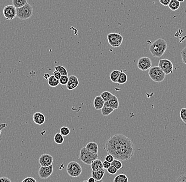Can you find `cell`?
I'll use <instances>...</instances> for the list:
<instances>
[{
    "label": "cell",
    "mask_w": 186,
    "mask_h": 182,
    "mask_svg": "<svg viewBox=\"0 0 186 182\" xmlns=\"http://www.w3.org/2000/svg\"><path fill=\"white\" fill-rule=\"evenodd\" d=\"M104 149L114 159L121 161H128L135 153L134 144L129 137L122 134H115L107 141Z\"/></svg>",
    "instance_id": "cell-1"
},
{
    "label": "cell",
    "mask_w": 186,
    "mask_h": 182,
    "mask_svg": "<svg viewBox=\"0 0 186 182\" xmlns=\"http://www.w3.org/2000/svg\"><path fill=\"white\" fill-rule=\"evenodd\" d=\"M168 47L167 42L164 39H158L150 45L149 51L155 58H161L166 51Z\"/></svg>",
    "instance_id": "cell-2"
},
{
    "label": "cell",
    "mask_w": 186,
    "mask_h": 182,
    "mask_svg": "<svg viewBox=\"0 0 186 182\" xmlns=\"http://www.w3.org/2000/svg\"><path fill=\"white\" fill-rule=\"evenodd\" d=\"M98 158V154L89 152L88 150H87L85 147L82 148L80 150L79 159L80 161L85 164L91 165V164Z\"/></svg>",
    "instance_id": "cell-3"
},
{
    "label": "cell",
    "mask_w": 186,
    "mask_h": 182,
    "mask_svg": "<svg viewBox=\"0 0 186 182\" xmlns=\"http://www.w3.org/2000/svg\"><path fill=\"white\" fill-rule=\"evenodd\" d=\"M33 6L29 3L20 8L17 9V17L21 20L29 19L33 16Z\"/></svg>",
    "instance_id": "cell-4"
},
{
    "label": "cell",
    "mask_w": 186,
    "mask_h": 182,
    "mask_svg": "<svg viewBox=\"0 0 186 182\" xmlns=\"http://www.w3.org/2000/svg\"><path fill=\"white\" fill-rule=\"evenodd\" d=\"M149 75L150 79L157 83H160L164 81L166 77V74L160 69V67L157 66L152 67L150 69L149 71Z\"/></svg>",
    "instance_id": "cell-5"
},
{
    "label": "cell",
    "mask_w": 186,
    "mask_h": 182,
    "mask_svg": "<svg viewBox=\"0 0 186 182\" xmlns=\"http://www.w3.org/2000/svg\"><path fill=\"white\" fill-rule=\"evenodd\" d=\"M82 169L81 165L75 161L70 162L67 166V172L70 176L77 178L82 173Z\"/></svg>",
    "instance_id": "cell-6"
},
{
    "label": "cell",
    "mask_w": 186,
    "mask_h": 182,
    "mask_svg": "<svg viewBox=\"0 0 186 182\" xmlns=\"http://www.w3.org/2000/svg\"><path fill=\"white\" fill-rule=\"evenodd\" d=\"M107 40L111 46L118 47L121 45L123 37L119 33H111L107 35Z\"/></svg>",
    "instance_id": "cell-7"
},
{
    "label": "cell",
    "mask_w": 186,
    "mask_h": 182,
    "mask_svg": "<svg viewBox=\"0 0 186 182\" xmlns=\"http://www.w3.org/2000/svg\"><path fill=\"white\" fill-rule=\"evenodd\" d=\"M158 67L165 73L166 75H169L173 73V65L170 60L166 58L161 59L159 61Z\"/></svg>",
    "instance_id": "cell-8"
},
{
    "label": "cell",
    "mask_w": 186,
    "mask_h": 182,
    "mask_svg": "<svg viewBox=\"0 0 186 182\" xmlns=\"http://www.w3.org/2000/svg\"><path fill=\"white\" fill-rule=\"evenodd\" d=\"M3 13L6 19L12 21L17 17V8L12 5H7L3 9Z\"/></svg>",
    "instance_id": "cell-9"
},
{
    "label": "cell",
    "mask_w": 186,
    "mask_h": 182,
    "mask_svg": "<svg viewBox=\"0 0 186 182\" xmlns=\"http://www.w3.org/2000/svg\"><path fill=\"white\" fill-rule=\"evenodd\" d=\"M138 67L142 71H147L152 67L151 60L147 57L140 58L138 62Z\"/></svg>",
    "instance_id": "cell-10"
},
{
    "label": "cell",
    "mask_w": 186,
    "mask_h": 182,
    "mask_svg": "<svg viewBox=\"0 0 186 182\" xmlns=\"http://www.w3.org/2000/svg\"><path fill=\"white\" fill-rule=\"evenodd\" d=\"M53 171H54V169H53L52 165H50L48 167L41 166L39 168V172H38L39 178L43 180L47 179L51 175Z\"/></svg>",
    "instance_id": "cell-11"
},
{
    "label": "cell",
    "mask_w": 186,
    "mask_h": 182,
    "mask_svg": "<svg viewBox=\"0 0 186 182\" xmlns=\"http://www.w3.org/2000/svg\"><path fill=\"white\" fill-rule=\"evenodd\" d=\"M53 162V157L48 154H43L39 157V163L41 166L48 167L52 165Z\"/></svg>",
    "instance_id": "cell-12"
},
{
    "label": "cell",
    "mask_w": 186,
    "mask_h": 182,
    "mask_svg": "<svg viewBox=\"0 0 186 182\" xmlns=\"http://www.w3.org/2000/svg\"><path fill=\"white\" fill-rule=\"evenodd\" d=\"M79 85V80L76 76L70 75L68 77V82L66 85V88L68 90L72 91L75 89Z\"/></svg>",
    "instance_id": "cell-13"
},
{
    "label": "cell",
    "mask_w": 186,
    "mask_h": 182,
    "mask_svg": "<svg viewBox=\"0 0 186 182\" xmlns=\"http://www.w3.org/2000/svg\"><path fill=\"white\" fill-rule=\"evenodd\" d=\"M104 106L106 107H110L112 108L113 109H118L119 107V101L118 100V98L114 95H113L112 98L104 103Z\"/></svg>",
    "instance_id": "cell-14"
},
{
    "label": "cell",
    "mask_w": 186,
    "mask_h": 182,
    "mask_svg": "<svg viewBox=\"0 0 186 182\" xmlns=\"http://www.w3.org/2000/svg\"><path fill=\"white\" fill-rule=\"evenodd\" d=\"M33 120L36 124L42 125L45 122V116L40 112H36L33 115Z\"/></svg>",
    "instance_id": "cell-15"
},
{
    "label": "cell",
    "mask_w": 186,
    "mask_h": 182,
    "mask_svg": "<svg viewBox=\"0 0 186 182\" xmlns=\"http://www.w3.org/2000/svg\"><path fill=\"white\" fill-rule=\"evenodd\" d=\"M85 148H86L87 150L89 152L93 153L98 154L99 148H98V144L95 142H89L87 144Z\"/></svg>",
    "instance_id": "cell-16"
},
{
    "label": "cell",
    "mask_w": 186,
    "mask_h": 182,
    "mask_svg": "<svg viewBox=\"0 0 186 182\" xmlns=\"http://www.w3.org/2000/svg\"><path fill=\"white\" fill-rule=\"evenodd\" d=\"M104 102L103 99H102V97L100 95L96 97L94 101V106L96 109L97 110H100L102 109V108L103 107L104 105Z\"/></svg>",
    "instance_id": "cell-17"
},
{
    "label": "cell",
    "mask_w": 186,
    "mask_h": 182,
    "mask_svg": "<svg viewBox=\"0 0 186 182\" xmlns=\"http://www.w3.org/2000/svg\"><path fill=\"white\" fill-rule=\"evenodd\" d=\"M91 170L93 171H97L100 169H103V162L100 160H96L93 162V163L91 164Z\"/></svg>",
    "instance_id": "cell-18"
},
{
    "label": "cell",
    "mask_w": 186,
    "mask_h": 182,
    "mask_svg": "<svg viewBox=\"0 0 186 182\" xmlns=\"http://www.w3.org/2000/svg\"><path fill=\"white\" fill-rule=\"evenodd\" d=\"M104 174H105V171L104 169H100L97 171L91 172V175L93 178H94L97 181H100L102 180V178L104 177Z\"/></svg>",
    "instance_id": "cell-19"
},
{
    "label": "cell",
    "mask_w": 186,
    "mask_h": 182,
    "mask_svg": "<svg viewBox=\"0 0 186 182\" xmlns=\"http://www.w3.org/2000/svg\"><path fill=\"white\" fill-rule=\"evenodd\" d=\"M120 73H121V71H119V70H114V71H112L110 75L111 81L115 83H117Z\"/></svg>",
    "instance_id": "cell-20"
},
{
    "label": "cell",
    "mask_w": 186,
    "mask_h": 182,
    "mask_svg": "<svg viewBox=\"0 0 186 182\" xmlns=\"http://www.w3.org/2000/svg\"><path fill=\"white\" fill-rule=\"evenodd\" d=\"M180 6V3L177 0H171L169 3L168 7L169 9L172 11L177 10Z\"/></svg>",
    "instance_id": "cell-21"
},
{
    "label": "cell",
    "mask_w": 186,
    "mask_h": 182,
    "mask_svg": "<svg viewBox=\"0 0 186 182\" xmlns=\"http://www.w3.org/2000/svg\"><path fill=\"white\" fill-rule=\"evenodd\" d=\"M28 3L27 0H12L13 5L17 9L23 7Z\"/></svg>",
    "instance_id": "cell-22"
},
{
    "label": "cell",
    "mask_w": 186,
    "mask_h": 182,
    "mask_svg": "<svg viewBox=\"0 0 186 182\" xmlns=\"http://www.w3.org/2000/svg\"><path fill=\"white\" fill-rule=\"evenodd\" d=\"M48 84L49 85L52 87V88H55L59 84V81L58 79H57L54 76L52 75L50 76V77L48 79Z\"/></svg>",
    "instance_id": "cell-23"
},
{
    "label": "cell",
    "mask_w": 186,
    "mask_h": 182,
    "mask_svg": "<svg viewBox=\"0 0 186 182\" xmlns=\"http://www.w3.org/2000/svg\"><path fill=\"white\" fill-rule=\"evenodd\" d=\"M113 182H129V179L127 176L123 174H121L114 178Z\"/></svg>",
    "instance_id": "cell-24"
},
{
    "label": "cell",
    "mask_w": 186,
    "mask_h": 182,
    "mask_svg": "<svg viewBox=\"0 0 186 182\" xmlns=\"http://www.w3.org/2000/svg\"><path fill=\"white\" fill-rule=\"evenodd\" d=\"M128 81V76L126 73L123 72V71H121V73L119 74V77L118 79L117 83L119 84H125Z\"/></svg>",
    "instance_id": "cell-25"
},
{
    "label": "cell",
    "mask_w": 186,
    "mask_h": 182,
    "mask_svg": "<svg viewBox=\"0 0 186 182\" xmlns=\"http://www.w3.org/2000/svg\"><path fill=\"white\" fill-rule=\"evenodd\" d=\"M54 142L57 144H61L64 142V136L61 135L60 133H56L54 137Z\"/></svg>",
    "instance_id": "cell-26"
},
{
    "label": "cell",
    "mask_w": 186,
    "mask_h": 182,
    "mask_svg": "<svg viewBox=\"0 0 186 182\" xmlns=\"http://www.w3.org/2000/svg\"><path fill=\"white\" fill-rule=\"evenodd\" d=\"M113 95L111 93L108 92V91H104L102 93V94H101V97H102V99H103L104 102H106L107 101H109L112 97H113Z\"/></svg>",
    "instance_id": "cell-27"
},
{
    "label": "cell",
    "mask_w": 186,
    "mask_h": 182,
    "mask_svg": "<svg viewBox=\"0 0 186 182\" xmlns=\"http://www.w3.org/2000/svg\"><path fill=\"white\" fill-rule=\"evenodd\" d=\"M114 109H113L112 108L106 107V106L104 105V106L101 109L102 115H103L104 116H108L109 115H110V114L112 113L114 111Z\"/></svg>",
    "instance_id": "cell-28"
},
{
    "label": "cell",
    "mask_w": 186,
    "mask_h": 182,
    "mask_svg": "<svg viewBox=\"0 0 186 182\" xmlns=\"http://www.w3.org/2000/svg\"><path fill=\"white\" fill-rule=\"evenodd\" d=\"M54 69L56 71H58L60 73L61 75L68 76V72L65 67L61 66V65H58V66L54 67Z\"/></svg>",
    "instance_id": "cell-29"
},
{
    "label": "cell",
    "mask_w": 186,
    "mask_h": 182,
    "mask_svg": "<svg viewBox=\"0 0 186 182\" xmlns=\"http://www.w3.org/2000/svg\"><path fill=\"white\" fill-rule=\"evenodd\" d=\"M111 165H113L118 170L121 169L123 167V164L121 163V161H119L118 160H116V159H114V161H113L111 163Z\"/></svg>",
    "instance_id": "cell-30"
},
{
    "label": "cell",
    "mask_w": 186,
    "mask_h": 182,
    "mask_svg": "<svg viewBox=\"0 0 186 182\" xmlns=\"http://www.w3.org/2000/svg\"><path fill=\"white\" fill-rule=\"evenodd\" d=\"M70 132V129L67 127H61L60 129V132L61 135L63 136H67L69 134V133Z\"/></svg>",
    "instance_id": "cell-31"
},
{
    "label": "cell",
    "mask_w": 186,
    "mask_h": 182,
    "mask_svg": "<svg viewBox=\"0 0 186 182\" xmlns=\"http://www.w3.org/2000/svg\"><path fill=\"white\" fill-rule=\"evenodd\" d=\"M180 116L182 121L186 124V108H183L181 109Z\"/></svg>",
    "instance_id": "cell-32"
},
{
    "label": "cell",
    "mask_w": 186,
    "mask_h": 182,
    "mask_svg": "<svg viewBox=\"0 0 186 182\" xmlns=\"http://www.w3.org/2000/svg\"><path fill=\"white\" fill-rule=\"evenodd\" d=\"M59 81V83L61 85H67V83L68 82V76L62 75Z\"/></svg>",
    "instance_id": "cell-33"
},
{
    "label": "cell",
    "mask_w": 186,
    "mask_h": 182,
    "mask_svg": "<svg viewBox=\"0 0 186 182\" xmlns=\"http://www.w3.org/2000/svg\"><path fill=\"white\" fill-rule=\"evenodd\" d=\"M118 169L116 167L114 166L113 165H110V167L108 168V169H107V171L108 173L112 174V175H114L115 174L117 173Z\"/></svg>",
    "instance_id": "cell-34"
},
{
    "label": "cell",
    "mask_w": 186,
    "mask_h": 182,
    "mask_svg": "<svg viewBox=\"0 0 186 182\" xmlns=\"http://www.w3.org/2000/svg\"><path fill=\"white\" fill-rule=\"evenodd\" d=\"M181 55L182 62L186 65V46L181 52Z\"/></svg>",
    "instance_id": "cell-35"
},
{
    "label": "cell",
    "mask_w": 186,
    "mask_h": 182,
    "mask_svg": "<svg viewBox=\"0 0 186 182\" xmlns=\"http://www.w3.org/2000/svg\"><path fill=\"white\" fill-rule=\"evenodd\" d=\"M176 182H186V175H181L179 176Z\"/></svg>",
    "instance_id": "cell-36"
},
{
    "label": "cell",
    "mask_w": 186,
    "mask_h": 182,
    "mask_svg": "<svg viewBox=\"0 0 186 182\" xmlns=\"http://www.w3.org/2000/svg\"><path fill=\"white\" fill-rule=\"evenodd\" d=\"M114 157L113 155L110 154L107 155L106 157V158H105V161H107L110 163H112L113 161H114Z\"/></svg>",
    "instance_id": "cell-37"
},
{
    "label": "cell",
    "mask_w": 186,
    "mask_h": 182,
    "mask_svg": "<svg viewBox=\"0 0 186 182\" xmlns=\"http://www.w3.org/2000/svg\"><path fill=\"white\" fill-rule=\"evenodd\" d=\"M21 182H37V181L34 178H32V177H28V178H26Z\"/></svg>",
    "instance_id": "cell-38"
},
{
    "label": "cell",
    "mask_w": 186,
    "mask_h": 182,
    "mask_svg": "<svg viewBox=\"0 0 186 182\" xmlns=\"http://www.w3.org/2000/svg\"><path fill=\"white\" fill-rule=\"evenodd\" d=\"M170 1L171 0H159V2L163 6L167 7V6H168Z\"/></svg>",
    "instance_id": "cell-39"
},
{
    "label": "cell",
    "mask_w": 186,
    "mask_h": 182,
    "mask_svg": "<svg viewBox=\"0 0 186 182\" xmlns=\"http://www.w3.org/2000/svg\"><path fill=\"white\" fill-rule=\"evenodd\" d=\"M103 165L104 169H107L109 167H110L111 163H110L107 161H105L104 162H103Z\"/></svg>",
    "instance_id": "cell-40"
},
{
    "label": "cell",
    "mask_w": 186,
    "mask_h": 182,
    "mask_svg": "<svg viewBox=\"0 0 186 182\" xmlns=\"http://www.w3.org/2000/svg\"><path fill=\"white\" fill-rule=\"evenodd\" d=\"M53 75L54 76V77H55L56 79H58V80L60 79L61 77V76H62V75L60 73L57 71H54V72L53 73Z\"/></svg>",
    "instance_id": "cell-41"
},
{
    "label": "cell",
    "mask_w": 186,
    "mask_h": 182,
    "mask_svg": "<svg viewBox=\"0 0 186 182\" xmlns=\"http://www.w3.org/2000/svg\"><path fill=\"white\" fill-rule=\"evenodd\" d=\"M0 182H12L9 178L6 177L0 178Z\"/></svg>",
    "instance_id": "cell-42"
},
{
    "label": "cell",
    "mask_w": 186,
    "mask_h": 182,
    "mask_svg": "<svg viewBox=\"0 0 186 182\" xmlns=\"http://www.w3.org/2000/svg\"><path fill=\"white\" fill-rule=\"evenodd\" d=\"M88 182H95L96 180L93 178V177H91V178H89L88 180H87Z\"/></svg>",
    "instance_id": "cell-43"
},
{
    "label": "cell",
    "mask_w": 186,
    "mask_h": 182,
    "mask_svg": "<svg viewBox=\"0 0 186 182\" xmlns=\"http://www.w3.org/2000/svg\"><path fill=\"white\" fill-rule=\"evenodd\" d=\"M50 77V74H48V73H45V74L44 76H43V77H44L45 79H49V78Z\"/></svg>",
    "instance_id": "cell-44"
},
{
    "label": "cell",
    "mask_w": 186,
    "mask_h": 182,
    "mask_svg": "<svg viewBox=\"0 0 186 182\" xmlns=\"http://www.w3.org/2000/svg\"><path fill=\"white\" fill-rule=\"evenodd\" d=\"M178 1H179L180 3H182L184 2V0H177Z\"/></svg>",
    "instance_id": "cell-45"
},
{
    "label": "cell",
    "mask_w": 186,
    "mask_h": 182,
    "mask_svg": "<svg viewBox=\"0 0 186 182\" xmlns=\"http://www.w3.org/2000/svg\"><path fill=\"white\" fill-rule=\"evenodd\" d=\"M95 182H103V181H102V180H100V181H97V180H96Z\"/></svg>",
    "instance_id": "cell-46"
},
{
    "label": "cell",
    "mask_w": 186,
    "mask_h": 182,
    "mask_svg": "<svg viewBox=\"0 0 186 182\" xmlns=\"http://www.w3.org/2000/svg\"><path fill=\"white\" fill-rule=\"evenodd\" d=\"M83 182H88V181H84Z\"/></svg>",
    "instance_id": "cell-47"
}]
</instances>
